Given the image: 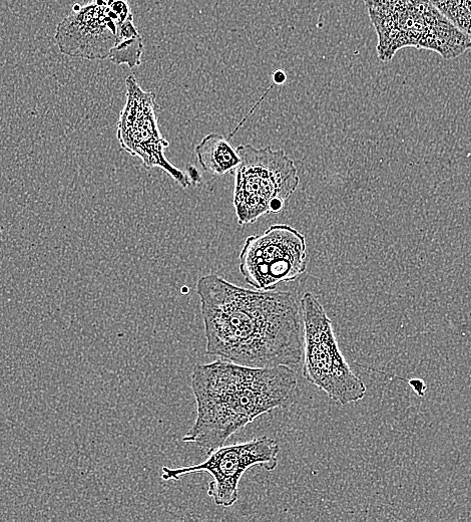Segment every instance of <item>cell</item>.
<instances>
[{"instance_id":"1","label":"cell","mask_w":471,"mask_h":522,"mask_svg":"<svg viewBox=\"0 0 471 522\" xmlns=\"http://www.w3.org/2000/svg\"><path fill=\"white\" fill-rule=\"evenodd\" d=\"M196 288L208 355L252 368L300 364L302 311L292 293L247 290L217 275Z\"/></svg>"},{"instance_id":"2","label":"cell","mask_w":471,"mask_h":522,"mask_svg":"<svg viewBox=\"0 0 471 522\" xmlns=\"http://www.w3.org/2000/svg\"><path fill=\"white\" fill-rule=\"evenodd\" d=\"M296 373L288 366L252 368L225 360L191 375L197 418L183 441L209 454L256 419L292 403Z\"/></svg>"},{"instance_id":"3","label":"cell","mask_w":471,"mask_h":522,"mask_svg":"<svg viewBox=\"0 0 471 522\" xmlns=\"http://www.w3.org/2000/svg\"><path fill=\"white\" fill-rule=\"evenodd\" d=\"M377 34V55L392 61L404 48L428 50L452 60L471 49V38L446 19L429 0H364Z\"/></svg>"},{"instance_id":"4","label":"cell","mask_w":471,"mask_h":522,"mask_svg":"<svg viewBox=\"0 0 471 522\" xmlns=\"http://www.w3.org/2000/svg\"><path fill=\"white\" fill-rule=\"evenodd\" d=\"M237 151L241 163L233 173V205L238 224H254L265 215L282 212L300 183L294 161L271 146L246 144Z\"/></svg>"},{"instance_id":"5","label":"cell","mask_w":471,"mask_h":522,"mask_svg":"<svg viewBox=\"0 0 471 522\" xmlns=\"http://www.w3.org/2000/svg\"><path fill=\"white\" fill-rule=\"evenodd\" d=\"M303 320V367L306 381L334 402L346 406L364 399L367 388L340 351L332 321L312 293L300 301Z\"/></svg>"},{"instance_id":"6","label":"cell","mask_w":471,"mask_h":522,"mask_svg":"<svg viewBox=\"0 0 471 522\" xmlns=\"http://www.w3.org/2000/svg\"><path fill=\"white\" fill-rule=\"evenodd\" d=\"M239 260L240 273L249 286L259 291H274L305 274L306 237L288 224L271 225L262 234L246 239Z\"/></svg>"},{"instance_id":"7","label":"cell","mask_w":471,"mask_h":522,"mask_svg":"<svg viewBox=\"0 0 471 522\" xmlns=\"http://www.w3.org/2000/svg\"><path fill=\"white\" fill-rule=\"evenodd\" d=\"M279 452L280 446L274 439L258 437L247 442L223 445L199 464L175 468L165 466L162 478L177 481L188 474L207 472L212 477L208 495L216 505L231 507L239 499V484L243 475L255 466L274 471L278 466Z\"/></svg>"},{"instance_id":"8","label":"cell","mask_w":471,"mask_h":522,"mask_svg":"<svg viewBox=\"0 0 471 522\" xmlns=\"http://www.w3.org/2000/svg\"><path fill=\"white\" fill-rule=\"evenodd\" d=\"M127 102L118 122V140L123 150L142 160L147 169L159 168L186 189L192 182L184 171L174 166L165 155L170 143L161 133L156 96L144 91L134 76L126 80Z\"/></svg>"},{"instance_id":"9","label":"cell","mask_w":471,"mask_h":522,"mask_svg":"<svg viewBox=\"0 0 471 522\" xmlns=\"http://www.w3.org/2000/svg\"><path fill=\"white\" fill-rule=\"evenodd\" d=\"M123 23L108 0L76 5L57 27L56 42L60 52L69 57L91 61L109 59Z\"/></svg>"},{"instance_id":"10","label":"cell","mask_w":471,"mask_h":522,"mask_svg":"<svg viewBox=\"0 0 471 522\" xmlns=\"http://www.w3.org/2000/svg\"><path fill=\"white\" fill-rule=\"evenodd\" d=\"M195 152L202 168L217 177L233 174L241 163V156L229 139L218 133L205 136Z\"/></svg>"},{"instance_id":"11","label":"cell","mask_w":471,"mask_h":522,"mask_svg":"<svg viewBox=\"0 0 471 522\" xmlns=\"http://www.w3.org/2000/svg\"><path fill=\"white\" fill-rule=\"evenodd\" d=\"M144 53V41L134 24L123 26L109 60L116 65H127L130 69L140 67Z\"/></svg>"},{"instance_id":"12","label":"cell","mask_w":471,"mask_h":522,"mask_svg":"<svg viewBox=\"0 0 471 522\" xmlns=\"http://www.w3.org/2000/svg\"><path fill=\"white\" fill-rule=\"evenodd\" d=\"M456 28L471 38V0H429Z\"/></svg>"},{"instance_id":"13","label":"cell","mask_w":471,"mask_h":522,"mask_svg":"<svg viewBox=\"0 0 471 522\" xmlns=\"http://www.w3.org/2000/svg\"><path fill=\"white\" fill-rule=\"evenodd\" d=\"M408 384L409 386L411 387V389L420 397H423L426 390H427V386L426 384L424 383L423 380L421 379H411L408 381Z\"/></svg>"},{"instance_id":"14","label":"cell","mask_w":471,"mask_h":522,"mask_svg":"<svg viewBox=\"0 0 471 522\" xmlns=\"http://www.w3.org/2000/svg\"><path fill=\"white\" fill-rule=\"evenodd\" d=\"M187 175L189 176L192 185H197L202 181L201 172L194 166L188 168Z\"/></svg>"},{"instance_id":"15","label":"cell","mask_w":471,"mask_h":522,"mask_svg":"<svg viewBox=\"0 0 471 522\" xmlns=\"http://www.w3.org/2000/svg\"><path fill=\"white\" fill-rule=\"evenodd\" d=\"M274 85L281 86L287 81V74L283 70H277L272 76Z\"/></svg>"}]
</instances>
